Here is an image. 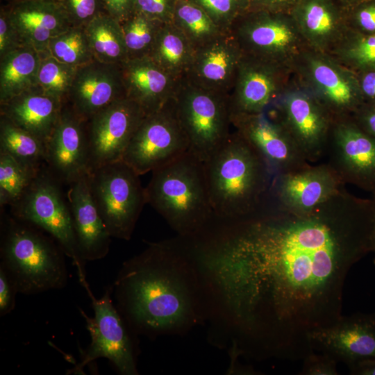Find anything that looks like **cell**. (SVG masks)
<instances>
[{"label":"cell","instance_id":"obj_1","mask_svg":"<svg viewBox=\"0 0 375 375\" xmlns=\"http://www.w3.org/2000/svg\"><path fill=\"white\" fill-rule=\"evenodd\" d=\"M369 204L238 222L190 253L202 297L224 322L233 352L303 360L310 333L342 315L345 280L372 251Z\"/></svg>","mask_w":375,"mask_h":375},{"label":"cell","instance_id":"obj_2","mask_svg":"<svg viewBox=\"0 0 375 375\" xmlns=\"http://www.w3.org/2000/svg\"><path fill=\"white\" fill-rule=\"evenodd\" d=\"M112 290L117 308L138 334L181 333L203 313L194 264L188 251L176 242L150 243L124 262Z\"/></svg>","mask_w":375,"mask_h":375},{"label":"cell","instance_id":"obj_3","mask_svg":"<svg viewBox=\"0 0 375 375\" xmlns=\"http://www.w3.org/2000/svg\"><path fill=\"white\" fill-rule=\"evenodd\" d=\"M151 174L147 203L181 238L202 232L214 215L203 162L188 151Z\"/></svg>","mask_w":375,"mask_h":375},{"label":"cell","instance_id":"obj_4","mask_svg":"<svg viewBox=\"0 0 375 375\" xmlns=\"http://www.w3.org/2000/svg\"><path fill=\"white\" fill-rule=\"evenodd\" d=\"M203 163L214 215L233 221L253 210L264 188L265 162L236 131Z\"/></svg>","mask_w":375,"mask_h":375},{"label":"cell","instance_id":"obj_5","mask_svg":"<svg viewBox=\"0 0 375 375\" xmlns=\"http://www.w3.org/2000/svg\"><path fill=\"white\" fill-rule=\"evenodd\" d=\"M1 228L0 266L18 292L35 294L66 285V255L53 239L15 217L6 218Z\"/></svg>","mask_w":375,"mask_h":375},{"label":"cell","instance_id":"obj_6","mask_svg":"<svg viewBox=\"0 0 375 375\" xmlns=\"http://www.w3.org/2000/svg\"><path fill=\"white\" fill-rule=\"evenodd\" d=\"M58 180L47 166L38 172L22 198L12 206L14 217L47 232L71 258L80 284L92 295L87 281L74 228L68 201L63 197Z\"/></svg>","mask_w":375,"mask_h":375},{"label":"cell","instance_id":"obj_7","mask_svg":"<svg viewBox=\"0 0 375 375\" xmlns=\"http://www.w3.org/2000/svg\"><path fill=\"white\" fill-rule=\"evenodd\" d=\"M174 102L178 121L189 141V151L206 162L231 133L228 95L182 78Z\"/></svg>","mask_w":375,"mask_h":375},{"label":"cell","instance_id":"obj_8","mask_svg":"<svg viewBox=\"0 0 375 375\" xmlns=\"http://www.w3.org/2000/svg\"><path fill=\"white\" fill-rule=\"evenodd\" d=\"M140 175L123 160L89 172L92 196L112 238L129 240L147 203Z\"/></svg>","mask_w":375,"mask_h":375},{"label":"cell","instance_id":"obj_9","mask_svg":"<svg viewBox=\"0 0 375 375\" xmlns=\"http://www.w3.org/2000/svg\"><path fill=\"white\" fill-rule=\"evenodd\" d=\"M242 54L291 68L308 48L290 12L249 10L228 31Z\"/></svg>","mask_w":375,"mask_h":375},{"label":"cell","instance_id":"obj_10","mask_svg":"<svg viewBox=\"0 0 375 375\" xmlns=\"http://www.w3.org/2000/svg\"><path fill=\"white\" fill-rule=\"evenodd\" d=\"M112 288L106 290L103 295L90 298L94 310L93 317L80 309L85 319L91 342L81 361L69 370V373L81 374L85 367L96 359H108L123 375H138L134 344L126 323L112 300Z\"/></svg>","mask_w":375,"mask_h":375},{"label":"cell","instance_id":"obj_11","mask_svg":"<svg viewBox=\"0 0 375 375\" xmlns=\"http://www.w3.org/2000/svg\"><path fill=\"white\" fill-rule=\"evenodd\" d=\"M189 148L173 97L159 110L145 115L122 160L141 176L185 153Z\"/></svg>","mask_w":375,"mask_h":375},{"label":"cell","instance_id":"obj_12","mask_svg":"<svg viewBox=\"0 0 375 375\" xmlns=\"http://www.w3.org/2000/svg\"><path fill=\"white\" fill-rule=\"evenodd\" d=\"M294 69L299 84L323 106L355 112L364 103L356 74L327 53L307 48L294 62Z\"/></svg>","mask_w":375,"mask_h":375},{"label":"cell","instance_id":"obj_13","mask_svg":"<svg viewBox=\"0 0 375 375\" xmlns=\"http://www.w3.org/2000/svg\"><path fill=\"white\" fill-rule=\"evenodd\" d=\"M145 115L138 104L126 97L113 102L85 121L90 172L122 160Z\"/></svg>","mask_w":375,"mask_h":375},{"label":"cell","instance_id":"obj_14","mask_svg":"<svg viewBox=\"0 0 375 375\" xmlns=\"http://www.w3.org/2000/svg\"><path fill=\"white\" fill-rule=\"evenodd\" d=\"M291 68L242 56L228 94L232 116L265 112L285 88Z\"/></svg>","mask_w":375,"mask_h":375},{"label":"cell","instance_id":"obj_15","mask_svg":"<svg viewBox=\"0 0 375 375\" xmlns=\"http://www.w3.org/2000/svg\"><path fill=\"white\" fill-rule=\"evenodd\" d=\"M46 165L60 181L67 184L89 174L85 120L64 102L56 125L45 142Z\"/></svg>","mask_w":375,"mask_h":375},{"label":"cell","instance_id":"obj_16","mask_svg":"<svg viewBox=\"0 0 375 375\" xmlns=\"http://www.w3.org/2000/svg\"><path fill=\"white\" fill-rule=\"evenodd\" d=\"M308 338L314 351L347 367L375 358V312L342 315L334 324L312 331Z\"/></svg>","mask_w":375,"mask_h":375},{"label":"cell","instance_id":"obj_17","mask_svg":"<svg viewBox=\"0 0 375 375\" xmlns=\"http://www.w3.org/2000/svg\"><path fill=\"white\" fill-rule=\"evenodd\" d=\"M126 97L119 65L94 59L77 67L65 102L86 121L113 102Z\"/></svg>","mask_w":375,"mask_h":375},{"label":"cell","instance_id":"obj_18","mask_svg":"<svg viewBox=\"0 0 375 375\" xmlns=\"http://www.w3.org/2000/svg\"><path fill=\"white\" fill-rule=\"evenodd\" d=\"M243 54L228 31L198 47L185 78L205 89L228 94L231 91Z\"/></svg>","mask_w":375,"mask_h":375},{"label":"cell","instance_id":"obj_19","mask_svg":"<svg viewBox=\"0 0 375 375\" xmlns=\"http://www.w3.org/2000/svg\"><path fill=\"white\" fill-rule=\"evenodd\" d=\"M290 14L307 47L328 53L349 28L338 0H299Z\"/></svg>","mask_w":375,"mask_h":375},{"label":"cell","instance_id":"obj_20","mask_svg":"<svg viewBox=\"0 0 375 375\" xmlns=\"http://www.w3.org/2000/svg\"><path fill=\"white\" fill-rule=\"evenodd\" d=\"M69 185L67 199L80 254L85 262L103 258L109 252L112 237L92 196L89 174Z\"/></svg>","mask_w":375,"mask_h":375},{"label":"cell","instance_id":"obj_21","mask_svg":"<svg viewBox=\"0 0 375 375\" xmlns=\"http://www.w3.org/2000/svg\"><path fill=\"white\" fill-rule=\"evenodd\" d=\"M119 66L126 97L138 104L146 115L170 101L181 80L171 76L149 56L127 59Z\"/></svg>","mask_w":375,"mask_h":375},{"label":"cell","instance_id":"obj_22","mask_svg":"<svg viewBox=\"0 0 375 375\" xmlns=\"http://www.w3.org/2000/svg\"><path fill=\"white\" fill-rule=\"evenodd\" d=\"M285 130L307 149L321 143L328 128L322 103L305 88L287 86L278 99Z\"/></svg>","mask_w":375,"mask_h":375},{"label":"cell","instance_id":"obj_23","mask_svg":"<svg viewBox=\"0 0 375 375\" xmlns=\"http://www.w3.org/2000/svg\"><path fill=\"white\" fill-rule=\"evenodd\" d=\"M23 44L46 53L50 40L72 26L53 0L18 1L6 11Z\"/></svg>","mask_w":375,"mask_h":375},{"label":"cell","instance_id":"obj_24","mask_svg":"<svg viewBox=\"0 0 375 375\" xmlns=\"http://www.w3.org/2000/svg\"><path fill=\"white\" fill-rule=\"evenodd\" d=\"M63 103L38 85L0 103V116L46 142Z\"/></svg>","mask_w":375,"mask_h":375},{"label":"cell","instance_id":"obj_25","mask_svg":"<svg viewBox=\"0 0 375 375\" xmlns=\"http://www.w3.org/2000/svg\"><path fill=\"white\" fill-rule=\"evenodd\" d=\"M235 131L253 147L269 166L284 165L292 154L285 129L271 121L265 112L231 117Z\"/></svg>","mask_w":375,"mask_h":375},{"label":"cell","instance_id":"obj_26","mask_svg":"<svg viewBox=\"0 0 375 375\" xmlns=\"http://www.w3.org/2000/svg\"><path fill=\"white\" fill-rule=\"evenodd\" d=\"M335 138L344 164L353 177L375 192V140L356 122L338 126Z\"/></svg>","mask_w":375,"mask_h":375},{"label":"cell","instance_id":"obj_27","mask_svg":"<svg viewBox=\"0 0 375 375\" xmlns=\"http://www.w3.org/2000/svg\"><path fill=\"white\" fill-rule=\"evenodd\" d=\"M41 54L22 45L0 57V103L38 85Z\"/></svg>","mask_w":375,"mask_h":375},{"label":"cell","instance_id":"obj_28","mask_svg":"<svg viewBox=\"0 0 375 375\" xmlns=\"http://www.w3.org/2000/svg\"><path fill=\"white\" fill-rule=\"evenodd\" d=\"M331 176L322 170H310L286 176L280 192L283 201L297 213L313 211L333 193Z\"/></svg>","mask_w":375,"mask_h":375},{"label":"cell","instance_id":"obj_29","mask_svg":"<svg viewBox=\"0 0 375 375\" xmlns=\"http://www.w3.org/2000/svg\"><path fill=\"white\" fill-rule=\"evenodd\" d=\"M195 48L172 23L162 24L148 56L171 76L185 78L192 63Z\"/></svg>","mask_w":375,"mask_h":375},{"label":"cell","instance_id":"obj_30","mask_svg":"<svg viewBox=\"0 0 375 375\" xmlns=\"http://www.w3.org/2000/svg\"><path fill=\"white\" fill-rule=\"evenodd\" d=\"M84 28L95 60L120 65L128 59L119 22L107 13H102Z\"/></svg>","mask_w":375,"mask_h":375},{"label":"cell","instance_id":"obj_31","mask_svg":"<svg viewBox=\"0 0 375 375\" xmlns=\"http://www.w3.org/2000/svg\"><path fill=\"white\" fill-rule=\"evenodd\" d=\"M0 151L35 170L46 164L45 142L1 116Z\"/></svg>","mask_w":375,"mask_h":375},{"label":"cell","instance_id":"obj_32","mask_svg":"<svg viewBox=\"0 0 375 375\" xmlns=\"http://www.w3.org/2000/svg\"><path fill=\"white\" fill-rule=\"evenodd\" d=\"M172 23L195 49L225 32L201 7L190 0H176Z\"/></svg>","mask_w":375,"mask_h":375},{"label":"cell","instance_id":"obj_33","mask_svg":"<svg viewBox=\"0 0 375 375\" xmlns=\"http://www.w3.org/2000/svg\"><path fill=\"white\" fill-rule=\"evenodd\" d=\"M355 73L375 69V35L347 29L328 53Z\"/></svg>","mask_w":375,"mask_h":375},{"label":"cell","instance_id":"obj_34","mask_svg":"<svg viewBox=\"0 0 375 375\" xmlns=\"http://www.w3.org/2000/svg\"><path fill=\"white\" fill-rule=\"evenodd\" d=\"M40 170L31 169L0 151V203L16 204L26 193Z\"/></svg>","mask_w":375,"mask_h":375},{"label":"cell","instance_id":"obj_35","mask_svg":"<svg viewBox=\"0 0 375 375\" xmlns=\"http://www.w3.org/2000/svg\"><path fill=\"white\" fill-rule=\"evenodd\" d=\"M48 53L56 60L78 67L94 60L84 27L72 26L52 38Z\"/></svg>","mask_w":375,"mask_h":375},{"label":"cell","instance_id":"obj_36","mask_svg":"<svg viewBox=\"0 0 375 375\" xmlns=\"http://www.w3.org/2000/svg\"><path fill=\"white\" fill-rule=\"evenodd\" d=\"M119 23L128 59L148 56L162 23L137 12Z\"/></svg>","mask_w":375,"mask_h":375},{"label":"cell","instance_id":"obj_37","mask_svg":"<svg viewBox=\"0 0 375 375\" xmlns=\"http://www.w3.org/2000/svg\"><path fill=\"white\" fill-rule=\"evenodd\" d=\"M40 54L38 85L47 94L64 103L71 88L77 67L60 62L48 52Z\"/></svg>","mask_w":375,"mask_h":375},{"label":"cell","instance_id":"obj_38","mask_svg":"<svg viewBox=\"0 0 375 375\" xmlns=\"http://www.w3.org/2000/svg\"><path fill=\"white\" fill-rule=\"evenodd\" d=\"M201 7L223 31L249 10V0H190Z\"/></svg>","mask_w":375,"mask_h":375},{"label":"cell","instance_id":"obj_39","mask_svg":"<svg viewBox=\"0 0 375 375\" xmlns=\"http://www.w3.org/2000/svg\"><path fill=\"white\" fill-rule=\"evenodd\" d=\"M56 3L72 26L84 27L95 17L106 13L101 0H60Z\"/></svg>","mask_w":375,"mask_h":375},{"label":"cell","instance_id":"obj_40","mask_svg":"<svg viewBox=\"0 0 375 375\" xmlns=\"http://www.w3.org/2000/svg\"><path fill=\"white\" fill-rule=\"evenodd\" d=\"M347 18L350 29L375 35V0H363L347 10Z\"/></svg>","mask_w":375,"mask_h":375},{"label":"cell","instance_id":"obj_41","mask_svg":"<svg viewBox=\"0 0 375 375\" xmlns=\"http://www.w3.org/2000/svg\"><path fill=\"white\" fill-rule=\"evenodd\" d=\"M176 0H135L134 12L162 24L172 23Z\"/></svg>","mask_w":375,"mask_h":375},{"label":"cell","instance_id":"obj_42","mask_svg":"<svg viewBox=\"0 0 375 375\" xmlns=\"http://www.w3.org/2000/svg\"><path fill=\"white\" fill-rule=\"evenodd\" d=\"M337 362L329 356L313 351L303 360L300 374L338 375Z\"/></svg>","mask_w":375,"mask_h":375},{"label":"cell","instance_id":"obj_43","mask_svg":"<svg viewBox=\"0 0 375 375\" xmlns=\"http://www.w3.org/2000/svg\"><path fill=\"white\" fill-rule=\"evenodd\" d=\"M23 44L6 11L0 15V57Z\"/></svg>","mask_w":375,"mask_h":375},{"label":"cell","instance_id":"obj_44","mask_svg":"<svg viewBox=\"0 0 375 375\" xmlns=\"http://www.w3.org/2000/svg\"><path fill=\"white\" fill-rule=\"evenodd\" d=\"M17 290L12 280L0 266V316L12 312L15 307V297Z\"/></svg>","mask_w":375,"mask_h":375},{"label":"cell","instance_id":"obj_45","mask_svg":"<svg viewBox=\"0 0 375 375\" xmlns=\"http://www.w3.org/2000/svg\"><path fill=\"white\" fill-rule=\"evenodd\" d=\"M106 13L121 22L134 12L135 0H101Z\"/></svg>","mask_w":375,"mask_h":375},{"label":"cell","instance_id":"obj_46","mask_svg":"<svg viewBox=\"0 0 375 375\" xmlns=\"http://www.w3.org/2000/svg\"><path fill=\"white\" fill-rule=\"evenodd\" d=\"M356 74L363 104H375V69Z\"/></svg>","mask_w":375,"mask_h":375},{"label":"cell","instance_id":"obj_47","mask_svg":"<svg viewBox=\"0 0 375 375\" xmlns=\"http://www.w3.org/2000/svg\"><path fill=\"white\" fill-rule=\"evenodd\" d=\"M249 10L290 12L299 0H249Z\"/></svg>","mask_w":375,"mask_h":375},{"label":"cell","instance_id":"obj_48","mask_svg":"<svg viewBox=\"0 0 375 375\" xmlns=\"http://www.w3.org/2000/svg\"><path fill=\"white\" fill-rule=\"evenodd\" d=\"M354 113L356 123L375 140V104H362Z\"/></svg>","mask_w":375,"mask_h":375},{"label":"cell","instance_id":"obj_49","mask_svg":"<svg viewBox=\"0 0 375 375\" xmlns=\"http://www.w3.org/2000/svg\"><path fill=\"white\" fill-rule=\"evenodd\" d=\"M348 368L353 375H375V358L360 360Z\"/></svg>","mask_w":375,"mask_h":375},{"label":"cell","instance_id":"obj_50","mask_svg":"<svg viewBox=\"0 0 375 375\" xmlns=\"http://www.w3.org/2000/svg\"><path fill=\"white\" fill-rule=\"evenodd\" d=\"M362 1L363 0H338L346 10L356 6Z\"/></svg>","mask_w":375,"mask_h":375},{"label":"cell","instance_id":"obj_51","mask_svg":"<svg viewBox=\"0 0 375 375\" xmlns=\"http://www.w3.org/2000/svg\"><path fill=\"white\" fill-rule=\"evenodd\" d=\"M374 206V231H373V247L372 251L374 253V265H375V203Z\"/></svg>","mask_w":375,"mask_h":375},{"label":"cell","instance_id":"obj_52","mask_svg":"<svg viewBox=\"0 0 375 375\" xmlns=\"http://www.w3.org/2000/svg\"><path fill=\"white\" fill-rule=\"evenodd\" d=\"M18 1H26V0H18Z\"/></svg>","mask_w":375,"mask_h":375}]
</instances>
